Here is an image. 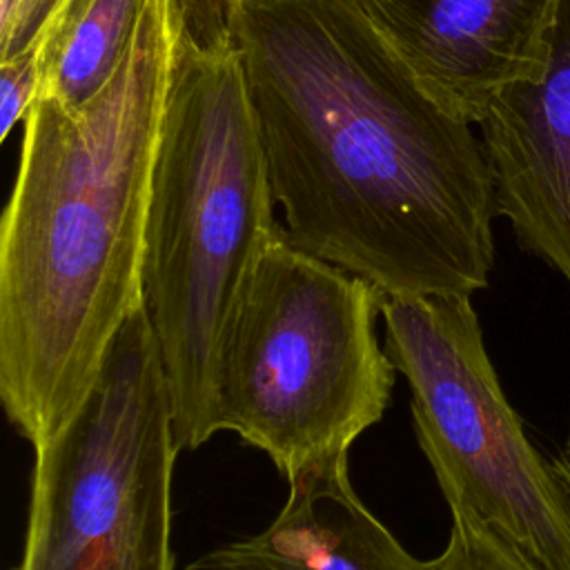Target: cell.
<instances>
[{
	"mask_svg": "<svg viewBox=\"0 0 570 570\" xmlns=\"http://www.w3.org/2000/svg\"><path fill=\"white\" fill-rule=\"evenodd\" d=\"M267 178L294 247L383 296L474 294L494 263V180L354 0H227Z\"/></svg>",
	"mask_w": 570,
	"mask_h": 570,
	"instance_id": "1",
	"label": "cell"
},
{
	"mask_svg": "<svg viewBox=\"0 0 570 570\" xmlns=\"http://www.w3.org/2000/svg\"><path fill=\"white\" fill-rule=\"evenodd\" d=\"M171 71L169 0H149L107 87L78 109L36 98L0 227V401L36 448L91 387L142 303L158 129Z\"/></svg>",
	"mask_w": 570,
	"mask_h": 570,
	"instance_id": "2",
	"label": "cell"
},
{
	"mask_svg": "<svg viewBox=\"0 0 570 570\" xmlns=\"http://www.w3.org/2000/svg\"><path fill=\"white\" fill-rule=\"evenodd\" d=\"M171 71L151 169L142 303L180 450L216 434L227 321L281 223L227 0H169Z\"/></svg>",
	"mask_w": 570,
	"mask_h": 570,
	"instance_id": "3",
	"label": "cell"
},
{
	"mask_svg": "<svg viewBox=\"0 0 570 570\" xmlns=\"http://www.w3.org/2000/svg\"><path fill=\"white\" fill-rule=\"evenodd\" d=\"M383 294L287 243L261 252L227 321L214 425L265 452L292 479L347 454L390 405L396 367L376 338Z\"/></svg>",
	"mask_w": 570,
	"mask_h": 570,
	"instance_id": "4",
	"label": "cell"
},
{
	"mask_svg": "<svg viewBox=\"0 0 570 570\" xmlns=\"http://www.w3.org/2000/svg\"><path fill=\"white\" fill-rule=\"evenodd\" d=\"M178 450L167 374L140 303L80 405L33 448L18 570H174Z\"/></svg>",
	"mask_w": 570,
	"mask_h": 570,
	"instance_id": "5",
	"label": "cell"
},
{
	"mask_svg": "<svg viewBox=\"0 0 570 570\" xmlns=\"http://www.w3.org/2000/svg\"><path fill=\"white\" fill-rule=\"evenodd\" d=\"M381 318L448 505L468 508L546 570H570V494L503 394L470 294L385 296Z\"/></svg>",
	"mask_w": 570,
	"mask_h": 570,
	"instance_id": "6",
	"label": "cell"
},
{
	"mask_svg": "<svg viewBox=\"0 0 570 570\" xmlns=\"http://www.w3.org/2000/svg\"><path fill=\"white\" fill-rule=\"evenodd\" d=\"M419 82L476 125L492 98L537 80L561 0H354Z\"/></svg>",
	"mask_w": 570,
	"mask_h": 570,
	"instance_id": "7",
	"label": "cell"
},
{
	"mask_svg": "<svg viewBox=\"0 0 570 570\" xmlns=\"http://www.w3.org/2000/svg\"><path fill=\"white\" fill-rule=\"evenodd\" d=\"M476 125L497 214L570 285V0L559 4L539 78L501 89Z\"/></svg>",
	"mask_w": 570,
	"mask_h": 570,
	"instance_id": "8",
	"label": "cell"
},
{
	"mask_svg": "<svg viewBox=\"0 0 570 570\" xmlns=\"http://www.w3.org/2000/svg\"><path fill=\"white\" fill-rule=\"evenodd\" d=\"M287 483V499L265 530L205 552L187 570H436L365 508L347 454L316 461Z\"/></svg>",
	"mask_w": 570,
	"mask_h": 570,
	"instance_id": "9",
	"label": "cell"
},
{
	"mask_svg": "<svg viewBox=\"0 0 570 570\" xmlns=\"http://www.w3.org/2000/svg\"><path fill=\"white\" fill-rule=\"evenodd\" d=\"M147 4L149 0H67L31 47L40 60L38 96L65 109L96 98L118 73Z\"/></svg>",
	"mask_w": 570,
	"mask_h": 570,
	"instance_id": "10",
	"label": "cell"
},
{
	"mask_svg": "<svg viewBox=\"0 0 570 570\" xmlns=\"http://www.w3.org/2000/svg\"><path fill=\"white\" fill-rule=\"evenodd\" d=\"M452 528L436 570H546L523 548L461 505H448Z\"/></svg>",
	"mask_w": 570,
	"mask_h": 570,
	"instance_id": "11",
	"label": "cell"
},
{
	"mask_svg": "<svg viewBox=\"0 0 570 570\" xmlns=\"http://www.w3.org/2000/svg\"><path fill=\"white\" fill-rule=\"evenodd\" d=\"M67 0H0V62L36 47Z\"/></svg>",
	"mask_w": 570,
	"mask_h": 570,
	"instance_id": "12",
	"label": "cell"
},
{
	"mask_svg": "<svg viewBox=\"0 0 570 570\" xmlns=\"http://www.w3.org/2000/svg\"><path fill=\"white\" fill-rule=\"evenodd\" d=\"M40 87L38 51L29 49L0 62V142H7L13 127L24 120Z\"/></svg>",
	"mask_w": 570,
	"mask_h": 570,
	"instance_id": "13",
	"label": "cell"
},
{
	"mask_svg": "<svg viewBox=\"0 0 570 570\" xmlns=\"http://www.w3.org/2000/svg\"><path fill=\"white\" fill-rule=\"evenodd\" d=\"M552 463H554V468H557V472H559V479H561L566 492L570 494V463H568L563 456H554Z\"/></svg>",
	"mask_w": 570,
	"mask_h": 570,
	"instance_id": "14",
	"label": "cell"
},
{
	"mask_svg": "<svg viewBox=\"0 0 570 570\" xmlns=\"http://www.w3.org/2000/svg\"><path fill=\"white\" fill-rule=\"evenodd\" d=\"M561 456L570 463V436H568V441H566V445H563V450H561Z\"/></svg>",
	"mask_w": 570,
	"mask_h": 570,
	"instance_id": "15",
	"label": "cell"
}]
</instances>
